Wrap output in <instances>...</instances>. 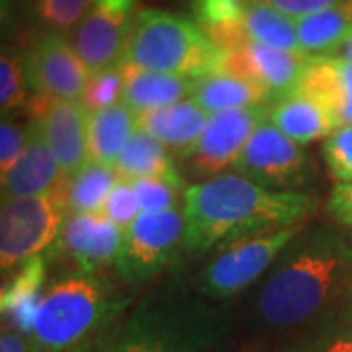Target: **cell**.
Here are the masks:
<instances>
[{"mask_svg":"<svg viewBox=\"0 0 352 352\" xmlns=\"http://www.w3.org/2000/svg\"><path fill=\"white\" fill-rule=\"evenodd\" d=\"M317 200L305 192L261 186L241 175H217L184 190V249L204 254L252 235L305 223Z\"/></svg>","mask_w":352,"mask_h":352,"instance_id":"1","label":"cell"},{"mask_svg":"<svg viewBox=\"0 0 352 352\" xmlns=\"http://www.w3.org/2000/svg\"><path fill=\"white\" fill-rule=\"evenodd\" d=\"M351 264L352 254L342 241L317 235L268 278L256 300V314L276 329L309 323L339 298Z\"/></svg>","mask_w":352,"mask_h":352,"instance_id":"2","label":"cell"},{"mask_svg":"<svg viewBox=\"0 0 352 352\" xmlns=\"http://www.w3.org/2000/svg\"><path fill=\"white\" fill-rule=\"evenodd\" d=\"M223 51L200 25L184 16L157 8L139 10L120 61L155 73L200 78L219 71Z\"/></svg>","mask_w":352,"mask_h":352,"instance_id":"3","label":"cell"},{"mask_svg":"<svg viewBox=\"0 0 352 352\" xmlns=\"http://www.w3.org/2000/svg\"><path fill=\"white\" fill-rule=\"evenodd\" d=\"M116 302L100 278L78 272L53 284L38 309L32 340L43 352L73 351L113 314Z\"/></svg>","mask_w":352,"mask_h":352,"instance_id":"4","label":"cell"},{"mask_svg":"<svg viewBox=\"0 0 352 352\" xmlns=\"http://www.w3.org/2000/svg\"><path fill=\"white\" fill-rule=\"evenodd\" d=\"M59 190L36 198L2 201L0 214V266L14 270L57 243L67 219Z\"/></svg>","mask_w":352,"mask_h":352,"instance_id":"5","label":"cell"},{"mask_svg":"<svg viewBox=\"0 0 352 352\" xmlns=\"http://www.w3.org/2000/svg\"><path fill=\"white\" fill-rule=\"evenodd\" d=\"M305 223L252 235L227 245L201 272L200 288L212 298H231L254 284Z\"/></svg>","mask_w":352,"mask_h":352,"instance_id":"6","label":"cell"},{"mask_svg":"<svg viewBox=\"0 0 352 352\" xmlns=\"http://www.w3.org/2000/svg\"><path fill=\"white\" fill-rule=\"evenodd\" d=\"M184 233L186 219L180 210L141 214L124 231L116 268L131 284L149 282L175 258Z\"/></svg>","mask_w":352,"mask_h":352,"instance_id":"7","label":"cell"},{"mask_svg":"<svg viewBox=\"0 0 352 352\" xmlns=\"http://www.w3.org/2000/svg\"><path fill=\"white\" fill-rule=\"evenodd\" d=\"M237 175L272 190L300 192L314 178L315 170L300 143L284 135L268 120L254 129L235 163Z\"/></svg>","mask_w":352,"mask_h":352,"instance_id":"8","label":"cell"},{"mask_svg":"<svg viewBox=\"0 0 352 352\" xmlns=\"http://www.w3.org/2000/svg\"><path fill=\"white\" fill-rule=\"evenodd\" d=\"M138 6L139 0H96L78 22L71 43L88 73L120 63L139 14Z\"/></svg>","mask_w":352,"mask_h":352,"instance_id":"9","label":"cell"},{"mask_svg":"<svg viewBox=\"0 0 352 352\" xmlns=\"http://www.w3.org/2000/svg\"><path fill=\"white\" fill-rule=\"evenodd\" d=\"M266 120L268 106L210 113L206 131L186 157L192 170L198 176L212 178L221 175L227 166H235L254 129Z\"/></svg>","mask_w":352,"mask_h":352,"instance_id":"10","label":"cell"},{"mask_svg":"<svg viewBox=\"0 0 352 352\" xmlns=\"http://www.w3.org/2000/svg\"><path fill=\"white\" fill-rule=\"evenodd\" d=\"M28 76L34 92L55 100L78 102L90 73L63 34H47L28 53Z\"/></svg>","mask_w":352,"mask_h":352,"instance_id":"11","label":"cell"},{"mask_svg":"<svg viewBox=\"0 0 352 352\" xmlns=\"http://www.w3.org/2000/svg\"><path fill=\"white\" fill-rule=\"evenodd\" d=\"M311 57L314 55L303 51H282L247 43L237 50L223 51L219 71L251 80L278 100L296 90Z\"/></svg>","mask_w":352,"mask_h":352,"instance_id":"12","label":"cell"},{"mask_svg":"<svg viewBox=\"0 0 352 352\" xmlns=\"http://www.w3.org/2000/svg\"><path fill=\"white\" fill-rule=\"evenodd\" d=\"M124 241V229L104 214L67 215L55 249L63 251L80 272L94 274L108 264H116Z\"/></svg>","mask_w":352,"mask_h":352,"instance_id":"13","label":"cell"},{"mask_svg":"<svg viewBox=\"0 0 352 352\" xmlns=\"http://www.w3.org/2000/svg\"><path fill=\"white\" fill-rule=\"evenodd\" d=\"M34 122L41 127V133L65 176L75 175L90 163L87 112L78 102L51 100Z\"/></svg>","mask_w":352,"mask_h":352,"instance_id":"14","label":"cell"},{"mask_svg":"<svg viewBox=\"0 0 352 352\" xmlns=\"http://www.w3.org/2000/svg\"><path fill=\"white\" fill-rule=\"evenodd\" d=\"M65 175L41 133L38 122L30 120V138L18 163L2 176V201L36 198L50 194L63 182Z\"/></svg>","mask_w":352,"mask_h":352,"instance_id":"15","label":"cell"},{"mask_svg":"<svg viewBox=\"0 0 352 352\" xmlns=\"http://www.w3.org/2000/svg\"><path fill=\"white\" fill-rule=\"evenodd\" d=\"M294 92L321 104L335 127L352 126V63L349 61L335 55H314Z\"/></svg>","mask_w":352,"mask_h":352,"instance_id":"16","label":"cell"},{"mask_svg":"<svg viewBox=\"0 0 352 352\" xmlns=\"http://www.w3.org/2000/svg\"><path fill=\"white\" fill-rule=\"evenodd\" d=\"M210 113L192 98L149 112L138 113V127L159 139L168 151L188 157L206 131Z\"/></svg>","mask_w":352,"mask_h":352,"instance_id":"17","label":"cell"},{"mask_svg":"<svg viewBox=\"0 0 352 352\" xmlns=\"http://www.w3.org/2000/svg\"><path fill=\"white\" fill-rule=\"evenodd\" d=\"M45 274L47 264L43 254L32 256L30 261L18 266V272L2 288L0 309L4 323L8 321V325L4 327L12 329L24 337H32L38 309L45 296Z\"/></svg>","mask_w":352,"mask_h":352,"instance_id":"18","label":"cell"},{"mask_svg":"<svg viewBox=\"0 0 352 352\" xmlns=\"http://www.w3.org/2000/svg\"><path fill=\"white\" fill-rule=\"evenodd\" d=\"M120 67L126 80L124 104L135 113L166 108L192 96L196 78L155 73L126 61H120Z\"/></svg>","mask_w":352,"mask_h":352,"instance_id":"19","label":"cell"},{"mask_svg":"<svg viewBox=\"0 0 352 352\" xmlns=\"http://www.w3.org/2000/svg\"><path fill=\"white\" fill-rule=\"evenodd\" d=\"M138 129V113L124 102L100 112L87 113L90 161L113 166Z\"/></svg>","mask_w":352,"mask_h":352,"instance_id":"20","label":"cell"},{"mask_svg":"<svg viewBox=\"0 0 352 352\" xmlns=\"http://www.w3.org/2000/svg\"><path fill=\"white\" fill-rule=\"evenodd\" d=\"M190 98L208 113L268 106L270 102H274V98L263 87L221 71L196 78Z\"/></svg>","mask_w":352,"mask_h":352,"instance_id":"21","label":"cell"},{"mask_svg":"<svg viewBox=\"0 0 352 352\" xmlns=\"http://www.w3.org/2000/svg\"><path fill=\"white\" fill-rule=\"evenodd\" d=\"M268 122L296 143H311L329 138L337 129L321 104L296 92L268 106Z\"/></svg>","mask_w":352,"mask_h":352,"instance_id":"22","label":"cell"},{"mask_svg":"<svg viewBox=\"0 0 352 352\" xmlns=\"http://www.w3.org/2000/svg\"><path fill=\"white\" fill-rule=\"evenodd\" d=\"M300 47L307 55H333L352 30V0L296 20Z\"/></svg>","mask_w":352,"mask_h":352,"instance_id":"23","label":"cell"},{"mask_svg":"<svg viewBox=\"0 0 352 352\" xmlns=\"http://www.w3.org/2000/svg\"><path fill=\"white\" fill-rule=\"evenodd\" d=\"M120 180L113 166L90 161L75 175L65 176L57 190L69 214H102L110 192Z\"/></svg>","mask_w":352,"mask_h":352,"instance_id":"24","label":"cell"},{"mask_svg":"<svg viewBox=\"0 0 352 352\" xmlns=\"http://www.w3.org/2000/svg\"><path fill=\"white\" fill-rule=\"evenodd\" d=\"M245 10L247 2L243 0H192L194 22L221 51L237 50L249 43L243 32Z\"/></svg>","mask_w":352,"mask_h":352,"instance_id":"25","label":"cell"},{"mask_svg":"<svg viewBox=\"0 0 352 352\" xmlns=\"http://www.w3.org/2000/svg\"><path fill=\"white\" fill-rule=\"evenodd\" d=\"M113 168L122 180L178 175L168 149L159 139H155L143 129H138L133 133Z\"/></svg>","mask_w":352,"mask_h":352,"instance_id":"26","label":"cell"},{"mask_svg":"<svg viewBox=\"0 0 352 352\" xmlns=\"http://www.w3.org/2000/svg\"><path fill=\"white\" fill-rule=\"evenodd\" d=\"M243 32L249 43H258L272 50L302 51L296 18H289L288 14L268 4H247Z\"/></svg>","mask_w":352,"mask_h":352,"instance_id":"27","label":"cell"},{"mask_svg":"<svg viewBox=\"0 0 352 352\" xmlns=\"http://www.w3.org/2000/svg\"><path fill=\"white\" fill-rule=\"evenodd\" d=\"M124 88H126V80L122 67L118 63L96 73H90L78 104L87 113L100 112L124 102Z\"/></svg>","mask_w":352,"mask_h":352,"instance_id":"28","label":"cell"},{"mask_svg":"<svg viewBox=\"0 0 352 352\" xmlns=\"http://www.w3.org/2000/svg\"><path fill=\"white\" fill-rule=\"evenodd\" d=\"M28 76V55L16 51H2L0 57V108L2 113L12 112L14 108L28 102L30 90Z\"/></svg>","mask_w":352,"mask_h":352,"instance_id":"29","label":"cell"},{"mask_svg":"<svg viewBox=\"0 0 352 352\" xmlns=\"http://www.w3.org/2000/svg\"><path fill=\"white\" fill-rule=\"evenodd\" d=\"M131 182L138 192L141 214L176 210V204L180 200V190L184 184L180 175L139 178V180H131Z\"/></svg>","mask_w":352,"mask_h":352,"instance_id":"30","label":"cell"},{"mask_svg":"<svg viewBox=\"0 0 352 352\" xmlns=\"http://www.w3.org/2000/svg\"><path fill=\"white\" fill-rule=\"evenodd\" d=\"M96 0H36L39 22L53 34L75 30Z\"/></svg>","mask_w":352,"mask_h":352,"instance_id":"31","label":"cell"},{"mask_svg":"<svg viewBox=\"0 0 352 352\" xmlns=\"http://www.w3.org/2000/svg\"><path fill=\"white\" fill-rule=\"evenodd\" d=\"M329 175L337 182H352V126L337 127L323 145Z\"/></svg>","mask_w":352,"mask_h":352,"instance_id":"32","label":"cell"},{"mask_svg":"<svg viewBox=\"0 0 352 352\" xmlns=\"http://www.w3.org/2000/svg\"><path fill=\"white\" fill-rule=\"evenodd\" d=\"M102 214L108 219H112L113 223L122 227L124 231L138 219L141 215V206H139L138 192L133 188L131 180H120L113 186L104 208H102Z\"/></svg>","mask_w":352,"mask_h":352,"instance_id":"33","label":"cell"},{"mask_svg":"<svg viewBox=\"0 0 352 352\" xmlns=\"http://www.w3.org/2000/svg\"><path fill=\"white\" fill-rule=\"evenodd\" d=\"M184 342L168 331L138 329L127 337L116 352H184Z\"/></svg>","mask_w":352,"mask_h":352,"instance_id":"34","label":"cell"},{"mask_svg":"<svg viewBox=\"0 0 352 352\" xmlns=\"http://www.w3.org/2000/svg\"><path fill=\"white\" fill-rule=\"evenodd\" d=\"M30 138V124L18 126L12 120H2L0 126V176H4L22 157Z\"/></svg>","mask_w":352,"mask_h":352,"instance_id":"35","label":"cell"},{"mask_svg":"<svg viewBox=\"0 0 352 352\" xmlns=\"http://www.w3.org/2000/svg\"><path fill=\"white\" fill-rule=\"evenodd\" d=\"M247 4H268L274 6L280 12L288 14L289 18H302L307 14L325 10L333 4H339L342 0H243Z\"/></svg>","mask_w":352,"mask_h":352,"instance_id":"36","label":"cell"},{"mask_svg":"<svg viewBox=\"0 0 352 352\" xmlns=\"http://www.w3.org/2000/svg\"><path fill=\"white\" fill-rule=\"evenodd\" d=\"M327 214L342 226L352 227V182H339L331 192Z\"/></svg>","mask_w":352,"mask_h":352,"instance_id":"37","label":"cell"},{"mask_svg":"<svg viewBox=\"0 0 352 352\" xmlns=\"http://www.w3.org/2000/svg\"><path fill=\"white\" fill-rule=\"evenodd\" d=\"M0 352H39V346L34 340H25L24 335L16 333L12 329L2 327Z\"/></svg>","mask_w":352,"mask_h":352,"instance_id":"38","label":"cell"},{"mask_svg":"<svg viewBox=\"0 0 352 352\" xmlns=\"http://www.w3.org/2000/svg\"><path fill=\"white\" fill-rule=\"evenodd\" d=\"M325 352H352V337H337L331 340Z\"/></svg>","mask_w":352,"mask_h":352,"instance_id":"39","label":"cell"},{"mask_svg":"<svg viewBox=\"0 0 352 352\" xmlns=\"http://www.w3.org/2000/svg\"><path fill=\"white\" fill-rule=\"evenodd\" d=\"M335 57H340V59H344V61H349L352 63V30L351 34L344 38V41L340 43V47L335 53H333Z\"/></svg>","mask_w":352,"mask_h":352,"instance_id":"40","label":"cell"},{"mask_svg":"<svg viewBox=\"0 0 352 352\" xmlns=\"http://www.w3.org/2000/svg\"><path fill=\"white\" fill-rule=\"evenodd\" d=\"M98 352H106V351H98Z\"/></svg>","mask_w":352,"mask_h":352,"instance_id":"41","label":"cell"}]
</instances>
